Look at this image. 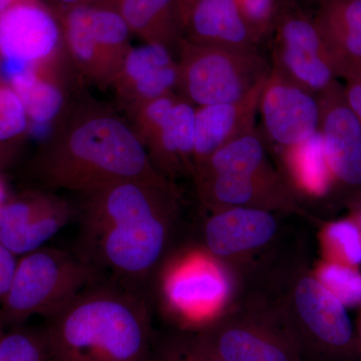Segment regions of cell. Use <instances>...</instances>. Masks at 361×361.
I'll return each mask as SVG.
<instances>
[{"mask_svg":"<svg viewBox=\"0 0 361 361\" xmlns=\"http://www.w3.org/2000/svg\"><path fill=\"white\" fill-rule=\"evenodd\" d=\"M51 1L59 4L61 8H70V7L85 6V4H94L96 0H51Z\"/></svg>","mask_w":361,"mask_h":361,"instance_id":"33","label":"cell"},{"mask_svg":"<svg viewBox=\"0 0 361 361\" xmlns=\"http://www.w3.org/2000/svg\"><path fill=\"white\" fill-rule=\"evenodd\" d=\"M6 329H4V325L1 324V322H0V337L2 336V334H4V332H6Z\"/></svg>","mask_w":361,"mask_h":361,"instance_id":"39","label":"cell"},{"mask_svg":"<svg viewBox=\"0 0 361 361\" xmlns=\"http://www.w3.org/2000/svg\"><path fill=\"white\" fill-rule=\"evenodd\" d=\"M18 263V255L9 250L0 240V303L8 292Z\"/></svg>","mask_w":361,"mask_h":361,"instance_id":"32","label":"cell"},{"mask_svg":"<svg viewBox=\"0 0 361 361\" xmlns=\"http://www.w3.org/2000/svg\"><path fill=\"white\" fill-rule=\"evenodd\" d=\"M113 6L145 42L178 49L183 30L176 0H115Z\"/></svg>","mask_w":361,"mask_h":361,"instance_id":"20","label":"cell"},{"mask_svg":"<svg viewBox=\"0 0 361 361\" xmlns=\"http://www.w3.org/2000/svg\"><path fill=\"white\" fill-rule=\"evenodd\" d=\"M32 171L44 187L80 194L122 180L166 178L135 130L101 110L80 114L54 134L33 161Z\"/></svg>","mask_w":361,"mask_h":361,"instance_id":"3","label":"cell"},{"mask_svg":"<svg viewBox=\"0 0 361 361\" xmlns=\"http://www.w3.org/2000/svg\"><path fill=\"white\" fill-rule=\"evenodd\" d=\"M75 216L70 204L44 192L7 199L0 206V240L16 255H25L44 246Z\"/></svg>","mask_w":361,"mask_h":361,"instance_id":"13","label":"cell"},{"mask_svg":"<svg viewBox=\"0 0 361 361\" xmlns=\"http://www.w3.org/2000/svg\"><path fill=\"white\" fill-rule=\"evenodd\" d=\"M277 231L270 211L248 207L217 209L207 221L205 244L217 258L231 257L266 245Z\"/></svg>","mask_w":361,"mask_h":361,"instance_id":"19","label":"cell"},{"mask_svg":"<svg viewBox=\"0 0 361 361\" xmlns=\"http://www.w3.org/2000/svg\"><path fill=\"white\" fill-rule=\"evenodd\" d=\"M313 20L344 65L361 61V0H322Z\"/></svg>","mask_w":361,"mask_h":361,"instance_id":"21","label":"cell"},{"mask_svg":"<svg viewBox=\"0 0 361 361\" xmlns=\"http://www.w3.org/2000/svg\"><path fill=\"white\" fill-rule=\"evenodd\" d=\"M198 334L225 361H302L295 332L268 318H220Z\"/></svg>","mask_w":361,"mask_h":361,"instance_id":"11","label":"cell"},{"mask_svg":"<svg viewBox=\"0 0 361 361\" xmlns=\"http://www.w3.org/2000/svg\"><path fill=\"white\" fill-rule=\"evenodd\" d=\"M202 201L216 209L229 207L273 210L295 208L293 194L276 171L197 178Z\"/></svg>","mask_w":361,"mask_h":361,"instance_id":"15","label":"cell"},{"mask_svg":"<svg viewBox=\"0 0 361 361\" xmlns=\"http://www.w3.org/2000/svg\"><path fill=\"white\" fill-rule=\"evenodd\" d=\"M101 279L75 252L40 247L18 259L13 282L0 303V322L8 329L33 316L49 319Z\"/></svg>","mask_w":361,"mask_h":361,"instance_id":"4","label":"cell"},{"mask_svg":"<svg viewBox=\"0 0 361 361\" xmlns=\"http://www.w3.org/2000/svg\"><path fill=\"white\" fill-rule=\"evenodd\" d=\"M320 244L323 259L360 268L361 227L353 217L334 221L322 228Z\"/></svg>","mask_w":361,"mask_h":361,"instance_id":"25","label":"cell"},{"mask_svg":"<svg viewBox=\"0 0 361 361\" xmlns=\"http://www.w3.org/2000/svg\"><path fill=\"white\" fill-rule=\"evenodd\" d=\"M294 301L304 330L318 345L334 353L353 348L355 334L348 308L314 276L299 280Z\"/></svg>","mask_w":361,"mask_h":361,"instance_id":"17","label":"cell"},{"mask_svg":"<svg viewBox=\"0 0 361 361\" xmlns=\"http://www.w3.org/2000/svg\"><path fill=\"white\" fill-rule=\"evenodd\" d=\"M75 254L103 278L145 295L166 256L177 199L168 179L122 180L82 194Z\"/></svg>","mask_w":361,"mask_h":361,"instance_id":"1","label":"cell"},{"mask_svg":"<svg viewBox=\"0 0 361 361\" xmlns=\"http://www.w3.org/2000/svg\"><path fill=\"white\" fill-rule=\"evenodd\" d=\"M353 217L355 218L356 222H357L361 227V207L355 214H353Z\"/></svg>","mask_w":361,"mask_h":361,"instance_id":"37","label":"cell"},{"mask_svg":"<svg viewBox=\"0 0 361 361\" xmlns=\"http://www.w3.org/2000/svg\"><path fill=\"white\" fill-rule=\"evenodd\" d=\"M196 106L184 97H167L142 106L135 116L137 135L149 159L164 177L194 172V122Z\"/></svg>","mask_w":361,"mask_h":361,"instance_id":"9","label":"cell"},{"mask_svg":"<svg viewBox=\"0 0 361 361\" xmlns=\"http://www.w3.org/2000/svg\"><path fill=\"white\" fill-rule=\"evenodd\" d=\"M198 1V0H176L177 2L178 11H182L183 9L186 8V7L191 6L194 2Z\"/></svg>","mask_w":361,"mask_h":361,"instance_id":"35","label":"cell"},{"mask_svg":"<svg viewBox=\"0 0 361 361\" xmlns=\"http://www.w3.org/2000/svg\"><path fill=\"white\" fill-rule=\"evenodd\" d=\"M259 42L272 35L282 8L281 0H234Z\"/></svg>","mask_w":361,"mask_h":361,"instance_id":"29","label":"cell"},{"mask_svg":"<svg viewBox=\"0 0 361 361\" xmlns=\"http://www.w3.org/2000/svg\"><path fill=\"white\" fill-rule=\"evenodd\" d=\"M357 327H358V337H360V348H361V310H360V317H358Z\"/></svg>","mask_w":361,"mask_h":361,"instance_id":"38","label":"cell"},{"mask_svg":"<svg viewBox=\"0 0 361 361\" xmlns=\"http://www.w3.org/2000/svg\"><path fill=\"white\" fill-rule=\"evenodd\" d=\"M266 78L239 101L196 108L193 174L218 149L257 128L256 118Z\"/></svg>","mask_w":361,"mask_h":361,"instance_id":"18","label":"cell"},{"mask_svg":"<svg viewBox=\"0 0 361 361\" xmlns=\"http://www.w3.org/2000/svg\"><path fill=\"white\" fill-rule=\"evenodd\" d=\"M61 32L73 63L94 82H115L130 51L129 25L113 6L61 8Z\"/></svg>","mask_w":361,"mask_h":361,"instance_id":"7","label":"cell"},{"mask_svg":"<svg viewBox=\"0 0 361 361\" xmlns=\"http://www.w3.org/2000/svg\"><path fill=\"white\" fill-rule=\"evenodd\" d=\"M28 123L25 106L13 87L0 84V142L25 133Z\"/></svg>","mask_w":361,"mask_h":361,"instance_id":"30","label":"cell"},{"mask_svg":"<svg viewBox=\"0 0 361 361\" xmlns=\"http://www.w3.org/2000/svg\"><path fill=\"white\" fill-rule=\"evenodd\" d=\"M0 361H51L44 330L25 324L6 329L0 337Z\"/></svg>","mask_w":361,"mask_h":361,"instance_id":"26","label":"cell"},{"mask_svg":"<svg viewBox=\"0 0 361 361\" xmlns=\"http://www.w3.org/2000/svg\"><path fill=\"white\" fill-rule=\"evenodd\" d=\"M2 161H4V158H2L1 153H0V164L2 163Z\"/></svg>","mask_w":361,"mask_h":361,"instance_id":"40","label":"cell"},{"mask_svg":"<svg viewBox=\"0 0 361 361\" xmlns=\"http://www.w3.org/2000/svg\"><path fill=\"white\" fill-rule=\"evenodd\" d=\"M342 78L345 80L344 97L361 125V61L349 63Z\"/></svg>","mask_w":361,"mask_h":361,"instance_id":"31","label":"cell"},{"mask_svg":"<svg viewBox=\"0 0 361 361\" xmlns=\"http://www.w3.org/2000/svg\"><path fill=\"white\" fill-rule=\"evenodd\" d=\"M177 51V92L196 108L243 99L271 70V63L259 49H220L183 39Z\"/></svg>","mask_w":361,"mask_h":361,"instance_id":"6","label":"cell"},{"mask_svg":"<svg viewBox=\"0 0 361 361\" xmlns=\"http://www.w3.org/2000/svg\"><path fill=\"white\" fill-rule=\"evenodd\" d=\"M157 272L161 308L180 331L198 334L220 319L231 284L208 249L175 252L163 259Z\"/></svg>","mask_w":361,"mask_h":361,"instance_id":"5","label":"cell"},{"mask_svg":"<svg viewBox=\"0 0 361 361\" xmlns=\"http://www.w3.org/2000/svg\"><path fill=\"white\" fill-rule=\"evenodd\" d=\"M44 329L51 361H155L146 296L101 279Z\"/></svg>","mask_w":361,"mask_h":361,"instance_id":"2","label":"cell"},{"mask_svg":"<svg viewBox=\"0 0 361 361\" xmlns=\"http://www.w3.org/2000/svg\"><path fill=\"white\" fill-rule=\"evenodd\" d=\"M6 187L4 180L0 177V206L7 200Z\"/></svg>","mask_w":361,"mask_h":361,"instance_id":"34","label":"cell"},{"mask_svg":"<svg viewBox=\"0 0 361 361\" xmlns=\"http://www.w3.org/2000/svg\"><path fill=\"white\" fill-rule=\"evenodd\" d=\"M274 171L268 160L264 140L255 130L218 149L193 174L195 179L217 175L260 174Z\"/></svg>","mask_w":361,"mask_h":361,"instance_id":"22","label":"cell"},{"mask_svg":"<svg viewBox=\"0 0 361 361\" xmlns=\"http://www.w3.org/2000/svg\"><path fill=\"white\" fill-rule=\"evenodd\" d=\"M183 39L192 44L236 51L259 49L234 0H198L179 13Z\"/></svg>","mask_w":361,"mask_h":361,"instance_id":"16","label":"cell"},{"mask_svg":"<svg viewBox=\"0 0 361 361\" xmlns=\"http://www.w3.org/2000/svg\"><path fill=\"white\" fill-rule=\"evenodd\" d=\"M271 66L303 87L319 94L343 77L348 66L323 39L313 18L282 7L273 30Z\"/></svg>","mask_w":361,"mask_h":361,"instance_id":"8","label":"cell"},{"mask_svg":"<svg viewBox=\"0 0 361 361\" xmlns=\"http://www.w3.org/2000/svg\"><path fill=\"white\" fill-rule=\"evenodd\" d=\"M47 65L27 68L9 82L25 106L30 123H54L65 106V94L47 77Z\"/></svg>","mask_w":361,"mask_h":361,"instance_id":"24","label":"cell"},{"mask_svg":"<svg viewBox=\"0 0 361 361\" xmlns=\"http://www.w3.org/2000/svg\"><path fill=\"white\" fill-rule=\"evenodd\" d=\"M155 361H225L198 334L180 331L159 341Z\"/></svg>","mask_w":361,"mask_h":361,"instance_id":"28","label":"cell"},{"mask_svg":"<svg viewBox=\"0 0 361 361\" xmlns=\"http://www.w3.org/2000/svg\"><path fill=\"white\" fill-rule=\"evenodd\" d=\"M313 276L346 308L361 306L360 268L323 259Z\"/></svg>","mask_w":361,"mask_h":361,"instance_id":"27","label":"cell"},{"mask_svg":"<svg viewBox=\"0 0 361 361\" xmlns=\"http://www.w3.org/2000/svg\"><path fill=\"white\" fill-rule=\"evenodd\" d=\"M319 132L334 180L361 185V125L344 97L343 87L334 80L317 94Z\"/></svg>","mask_w":361,"mask_h":361,"instance_id":"14","label":"cell"},{"mask_svg":"<svg viewBox=\"0 0 361 361\" xmlns=\"http://www.w3.org/2000/svg\"><path fill=\"white\" fill-rule=\"evenodd\" d=\"M258 114L266 137L280 149L307 141L319 129L317 94L272 66L261 92Z\"/></svg>","mask_w":361,"mask_h":361,"instance_id":"10","label":"cell"},{"mask_svg":"<svg viewBox=\"0 0 361 361\" xmlns=\"http://www.w3.org/2000/svg\"><path fill=\"white\" fill-rule=\"evenodd\" d=\"M63 44L59 18L39 0H18L0 13V59L45 66Z\"/></svg>","mask_w":361,"mask_h":361,"instance_id":"12","label":"cell"},{"mask_svg":"<svg viewBox=\"0 0 361 361\" xmlns=\"http://www.w3.org/2000/svg\"><path fill=\"white\" fill-rule=\"evenodd\" d=\"M280 151L297 189L313 197L329 193L336 180L327 163L319 132L307 141Z\"/></svg>","mask_w":361,"mask_h":361,"instance_id":"23","label":"cell"},{"mask_svg":"<svg viewBox=\"0 0 361 361\" xmlns=\"http://www.w3.org/2000/svg\"><path fill=\"white\" fill-rule=\"evenodd\" d=\"M18 0H0V13H4L7 8H9L14 4H16Z\"/></svg>","mask_w":361,"mask_h":361,"instance_id":"36","label":"cell"}]
</instances>
